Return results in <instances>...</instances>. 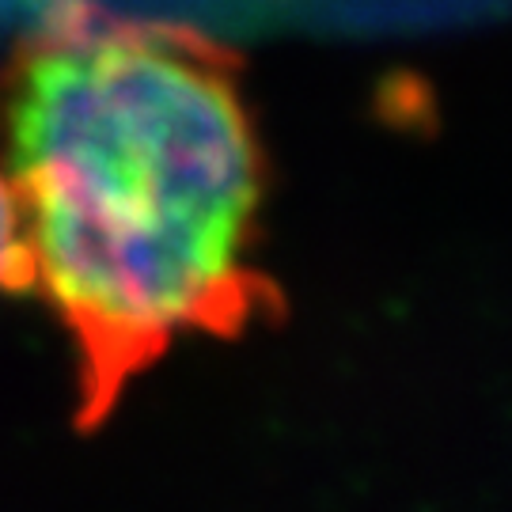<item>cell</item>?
Masks as SVG:
<instances>
[{
	"label": "cell",
	"instance_id": "2",
	"mask_svg": "<svg viewBox=\"0 0 512 512\" xmlns=\"http://www.w3.org/2000/svg\"><path fill=\"white\" fill-rule=\"evenodd\" d=\"M35 285V255L12 179L0 171V293H27Z\"/></svg>",
	"mask_w": 512,
	"mask_h": 512
},
{
	"label": "cell",
	"instance_id": "1",
	"mask_svg": "<svg viewBox=\"0 0 512 512\" xmlns=\"http://www.w3.org/2000/svg\"><path fill=\"white\" fill-rule=\"evenodd\" d=\"M0 133L35 285L73 338L76 429H99L175 338L281 311L251 262L262 145L213 35L54 4L0 73Z\"/></svg>",
	"mask_w": 512,
	"mask_h": 512
}]
</instances>
